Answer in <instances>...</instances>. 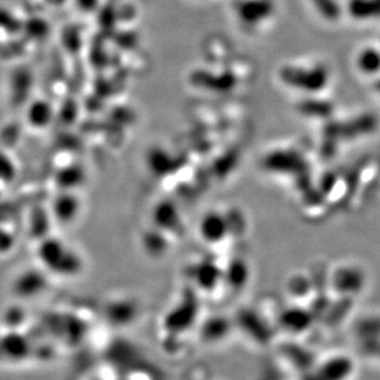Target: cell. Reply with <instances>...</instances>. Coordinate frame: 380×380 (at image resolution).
<instances>
[{
  "label": "cell",
  "mask_w": 380,
  "mask_h": 380,
  "mask_svg": "<svg viewBox=\"0 0 380 380\" xmlns=\"http://www.w3.org/2000/svg\"><path fill=\"white\" fill-rule=\"evenodd\" d=\"M281 78L284 83L293 88L306 90V91H319L325 88L327 83V72L324 67H315L310 70L284 67L282 68Z\"/></svg>",
  "instance_id": "cell-1"
},
{
  "label": "cell",
  "mask_w": 380,
  "mask_h": 380,
  "mask_svg": "<svg viewBox=\"0 0 380 380\" xmlns=\"http://www.w3.org/2000/svg\"><path fill=\"white\" fill-rule=\"evenodd\" d=\"M375 88H376V90H378V91H379L380 93V80H378V81H376V84H375Z\"/></svg>",
  "instance_id": "cell-9"
},
{
  "label": "cell",
  "mask_w": 380,
  "mask_h": 380,
  "mask_svg": "<svg viewBox=\"0 0 380 380\" xmlns=\"http://www.w3.org/2000/svg\"><path fill=\"white\" fill-rule=\"evenodd\" d=\"M301 110L303 114H310V116H325L330 112L331 107L329 104L322 101H306L301 105Z\"/></svg>",
  "instance_id": "cell-8"
},
{
  "label": "cell",
  "mask_w": 380,
  "mask_h": 380,
  "mask_svg": "<svg viewBox=\"0 0 380 380\" xmlns=\"http://www.w3.org/2000/svg\"><path fill=\"white\" fill-rule=\"evenodd\" d=\"M227 219L219 213L212 212L204 216L201 222V235L206 242L216 244L227 235Z\"/></svg>",
  "instance_id": "cell-3"
},
{
  "label": "cell",
  "mask_w": 380,
  "mask_h": 380,
  "mask_svg": "<svg viewBox=\"0 0 380 380\" xmlns=\"http://www.w3.org/2000/svg\"><path fill=\"white\" fill-rule=\"evenodd\" d=\"M314 3L321 14L330 20H336L340 15V8L335 0H314Z\"/></svg>",
  "instance_id": "cell-7"
},
{
  "label": "cell",
  "mask_w": 380,
  "mask_h": 380,
  "mask_svg": "<svg viewBox=\"0 0 380 380\" xmlns=\"http://www.w3.org/2000/svg\"><path fill=\"white\" fill-rule=\"evenodd\" d=\"M273 6L268 0H244L237 8V14L247 24H257L271 15Z\"/></svg>",
  "instance_id": "cell-2"
},
{
  "label": "cell",
  "mask_w": 380,
  "mask_h": 380,
  "mask_svg": "<svg viewBox=\"0 0 380 380\" xmlns=\"http://www.w3.org/2000/svg\"><path fill=\"white\" fill-rule=\"evenodd\" d=\"M358 67L367 74H374L380 70V52L374 48H367L360 52Z\"/></svg>",
  "instance_id": "cell-5"
},
{
  "label": "cell",
  "mask_w": 380,
  "mask_h": 380,
  "mask_svg": "<svg viewBox=\"0 0 380 380\" xmlns=\"http://www.w3.org/2000/svg\"><path fill=\"white\" fill-rule=\"evenodd\" d=\"M51 116L52 112L47 104L37 103L31 107L30 121L32 124H35V126H46L45 124L50 122Z\"/></svg>",
  "instance_id": "cell-6"
},
{
  "label": "cell",
  "mask_w": 380,
  "mask_h": 380,
  "mask_svg": "<svg viewBox=\"0 0 380 380\" xmlns=\"http://www.w3.org/2000/svg\"><path fill=\"white\" fill-rule=\"evenodd\" d=\"M350 13L357 19H369L380 15V0H350Z\"/></svg>",
  "instance_id": "cell-4"
}]
</instances>
